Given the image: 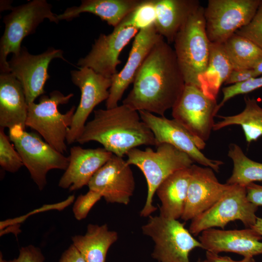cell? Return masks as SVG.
Instances as JSON below:
<instances>
[{
  "label": "cell",
  "instance_id": "obj_42",
  "mask_svg": "<svg viewBox=\"0 0 262 262\" xmlns=\"http://www.w3.org/2000/svg\"><path fill=\"white\" fill-rule=\"evenodd\" d=\"M196 262H204V260L203 261H202L200 259H198Z\"/></svg>",
  "mask_w": 262,
  "mask_h": 262
},
{
  "label": "cell",
  "instance_id": "obj_16",
  "mask_svg": "<svg viewBox=\"0 0 262 262\" xmlns=\"http://www.w3.org/2000/svg\"><path fill=\"white\" fill-rule=\"evenodd\" d=\"M87 186L99 193L107 202L128 205L135 182L130 165L123 157H112L94 175Z\"/></svg>",
  "mask_w": 262,
  "mask_h": 262
},
{
  "label": "cell",
  "instance_id": "obj_25",
  "mask_svg": "<svg viewBox=\"0 0 262 262\" xmlns=\"http://www.w3.org/2000/svg\"><path fill=\"white\" fill-rule=\"evenodd\" d=\"M117 239V233L110 230L107 224H90L84 235L72 237V244L86 262H105L110 247Z\"/></svg>",
  "mask_w": 262,
  "mask_h": 262
},
{
  "label": "cell",
  "instance_id": "obj_15",
  "mask_svg": "<svg viewBox=\"0 0 262 262\" xmlns=\"http://www.w3.org/2000/svg\"><path fill=\"white\" fill-rule=\"evenodd\" d=\"M138 112L142 120L153 133L156 147L162 143L170 144L187 154L194 162L211 168L216 172L219 171L223 162L205 156L200 150L196 139L177 120L145 111Z\"/></svg>",
  "mask_w": 262,
  "mask_h": 262
},
{
  "label": "cell",
  "instance_id": "obj_19",
  "mask_svg": "<svg viewBox=\"0 0 262 262\" xmlns=\"http://www.w3.org/2000/svg\"><path fill=\"white\" fill-rule=\"evenodd\" d=\"M198 240L204 249L217 254L231 252L244 258L262 254V237L251 228L232 230L211 228L203 231Z\"/></svg>",
  "mask_w": 262,
  "mask_h": 262
},
{
  "label": "cell",
  "instance_id": "obj_28",
  "mask_svg": "<svg viewBox=\"0 0 262 262\" xmlns=\"http://www.w3.org/2000/svg\"><path fill=\"white\" fill-rule=\"evenodd\" d=\"M223 44L233 69H252L262 59V49L236 33Z\"/></svg>",
  "mask_w": 262,
  "mask_h": 262
},
{
  "label": "cell",
  "instance_id": "obj_38",
  "mask_svg": "<svg viewBox=\"0 0 262 262\" xmlns=\"http://www.w3.org/2000/svg\"><path fill=\"white\" fill-rule=\"evenodd\" d=\"M59 262H86L76 247L72 244L62 254Z\"/></svg>",
  "mask_w": 262,
  "mask_h": 262
},
{
  "label": "cell",
  "instance_id": "obj_22",
  "mask_svg": "<svg viewBox=\"0 0 262 262\" xmlns=\"http://www.w3.org/2000/svg\"><path fill=\"white\" fill-rule=\"evenodd\" d=\"M158 33L170 44L189 17L200 6L197 0H153Z\"/></svg>",
  "mask_w": 262,
  "mask_h": 262
},
{
  "label": "cell",
  "instance_id": "obj_5",
  "mask_svg": "<svg viewBox=\"0 0 262 262\" xmlns=\"http://www.w3.org/2000/svg\"><path fill=\"white\" fill-rule=\"evenodd\" d=\"M73 96V93L64 95L54 90L49 96L42 95L38 103L28 104L26 127L35 131L45 141L63 154L67 151L66 136L76 108L73 106L62 114L58 106L67 104Z\"/></svg>",
  "mask_w": 262,
  "mask_h": 262
},
{
  "label": "cell",
  "instance_id": "obj_41",
  "mask_svg": "<svg viewBox=\"0 0 262 262\" xmlns=\"http://www.w3.org/2000/svg\"><path fill=\"white\" fill-rule=\"evenodd\" d=\"M252 69L257 77L262 75V59L254 66Z\"/></svg>",
  "mask_w": 262,
  "mask_h": 262
},
{
  "label": "cell",
  "instance_id": "obj_33",
  "mask_svg": "<svg viewBox=\"0 0 262 262\" xmlns=\"http://www.w3.org/2000/svg\"><path fill=\"white\" fill-rule=\"evenodd\" d=\"M261 88H262V75L245 82L224 87L222 89L223 97L222 101L218 104L217 111L231 98L238 95L250 93Z\"/></svg>",
  "mask_w": 262,
  "mask_h": 262
},
{
  "label": "cell",
  "instance_id": "obj_2",
  "mask_svg": "<svg viewBox=\"0 0 262 262\" xmlns=\"http://www.w3.org/2000/svg\"><path fill=\"white\" fill-rule=\"evenodd\" d=\"M95 141L113 154L123 157L142 145L156 146L154 135L138 111L122 104L115 107L94 111L76 142Z\"/></svg>",
  "mask_w": 262,
  "mask_h": 262
},
{
  "label": "cell",
  "instance_id": "obj_39",
  "mask_svg": "<svg viewBox=\"0 0 262 262\" xmlns=\"http://www.w3.org/2000/svg\"><path fill=\"white\" fill-rule=\"evenodd\" d=\"M204 262H256L253 257H244L240 261H235L228 256H222L217 254L207 251Z\"/></svg>",
  "mask_w": 262,
  "mask_h": 262
},
{
  "label": "cell",
  "instance_id": "obj_34",
  "mask_svg": "<svg viewBox=\"0 0 262 262\" xmlns=\"http://www.w3.org/2000/svg\"><path fill=\"white\" fill-rule=\"evenodd\" d=\"M102 197L99 193L91 190H89L84 195H80L73 207V212L75 218L81 220L86 218L93 206Z\"/></svg>",
  "mask_w": 262,
  "mask_h": 262
},
{
  "label": "cell",
  "instance_id": "obj_3",
  "mask_svg": "<svg viewBox=\"0 0 262 262\" xmlns=\"http://www.w3.org/2000/svg\"><path fill=\"white\" fill-rule=\"evenodd\" d=\"M156 147L155 150L150 147L144 150L135 148L126 155L127 163L139 168L147 181V198L140 213L143 217L149 216L157 210L153 198L160 184L172 173L189 168L194 163L187 154L170 144L162 143Z\"/></svg>",
  "mask_w": 262,
  "mask_h": 262
},
{
  "label": "cell",
  "instance_id": "obj_13",
  "mask_svg": "<svg viewBox=\"0 0 262 262\" xmlns=\"http://www.w3.org/2000/svg\"><path fill=\"white\" fill-rule=\"evenodd\" d=\"M70 75L72 82L80 90L81 98L68 131L66 143L69 145L76 142L95 107L108 98L112 83L111 79L88 67L72 70Z\"/></svg>",
  "mask_w": 262,
  "mask_h": 262
},
{
  "label": "cell",
  "instance_id": "obj_9",
  "mask_svg": "<svg viewBox=\"0 0 262 262\" xmlns=\"http://www.w3.org/2000/svg\"><path fill=\"white\" fill-rule=\"evenodd\" d=\"M247 198L246 187L230 185L223 196L212 206L191 220L189 231L194 235L214 227L222 229L230 222L241 221L246 228L255 223L258 210Z\"/></svg>",
  "mask_w": 262,
  "mask_h": 262
},
{
  "label": "cell",
  "instance_id": "obj_20",
  "mask_svg": "<svg viewBox=\"0 0 262 262\" xmlns=\"http://www.w3.org/2000/svg\"><path fill=\"white\" fill-rule=\"evenodd\" d=\"M113 155L103 147H71L68 165L60 179L59 186L73 191L87 185L94 175Z\"/></svg>",
  "mask_w": 262,
  "mask_h": 262
},
{
  "label": "cell",
  "instance_id": "obj_36",
  "mask_svg": "<svg viewBox=\"0 0 262 262\" xmlns=\"http://www.w3.org/2000/svg\"><path fill=\"white\" fill-rule=\"evenodd\" d=\"M257 77L253 69H233L225 82V84H234Z\"/></svg>",
  "mask_w": 262,
  "mask_h": 262
},
{
  "label": "cell",
  "instance_id": "obj_14",
  "mask_svg": "<svg viewBox=\"0 0 262 262\" xmlns=\"http://www.w3.org/2000/svg\"><path fill=\"white\" fill-rule=\"evenodd\" d=\"M140 29L128 24L124 19L106 35L101 33L92 45L89 53L77 63L80 67H88L111 79L118 72L121 61L119 56L124 48L135 37Z\"/></svg>",
  "mask_w": 262,
  "mask_h": 262
},
{
  "label": "cell",
  "instance_id": "obj_10",
  "mask_svg": "<svg viewBox=\"0 0 262 262\" xmlns=\"http://www.w3.org/2000/svg\"><path fill=\"white\" fill-rule=\"evenodd\" d=\"M218 104L198 87L185 84L179 99L172 109L174 119L196 139L200 150L206 146L214 125Z\"/></svg>",
  "mask_w": 262,
  "mask_h": 262
},
{
  "label": "cell",
  "instance_id": "obj_17",
  "mask_svg": "<svg viewBox=\"0 0 262 262\" xmlns=\"http://www.w3.org/2000/svg\"><path fill=\"white\" fill-rule=\"evenodd\" d=\"M163 38L157 31L154 23L141 29L134 37L124 66L111 78L109 96L106 101L107 109L118 106V102L153 47Z\"/></svg>",
  "mask_w": 262,
  "mask_h": 262
},
{
  "label": "cell",
  "instance_id": "obj_4",
  "mask_svg": "<svg viewBox=\"0 0 262 262\" xmlns=\"http://www.w3.org/2000/svg\"><path fill=\"white\" fill-rule=\"evenodd\" d=\"M200 6L189 17L174 40V51L185 84L199 88V79L207 67L210 41Z\"/></svg>",
  "mask_w": 262,
  "mask_h": 262
},
{
  "label": "cell",
  "instance_id": "obj_18",
  "mask_svg": "<svg viewBox=\"0 0 262 262\" xmlns=\"http://www.w3.org/2000/svg\"><path fill=\"white\" fill-rule=\"evenodd\" d=\"M187 196L181 218L187 221L205 212L216 203L230 185L219 182L214 170L193 164Z\"/></svg>",
  "mask_w": 262,
  "mask_h": 262
},
{
  "label": "cell",
  "instance_id": "obj_21",
  "mask_svg": "<svg viewBox=\"0 0 262 262\" xmlns=\"http://www.w3.org/2000/svg\"><path fill=\"white\" fill-rule=\"evenodd\" d=\"M28 104L22 85L11 73L0 75V128L20 125L24 129Z\"/></svg>",
  "mask_w": 262,
  "mask_h": 262
},
{
  "label": "cell",
  "instance_id": "obj_32",
  "mask_svg": "<svg viewBox=\"0 0 262 262\" xmlns=\"http://www.w3.org/2000/svg\"><path fill=\"white\" fill-rule=\"evenodd\" d=\"M235 33L245 37L262 49V1L251 21Z\"/></svg>",
  "mask_w": 262,
  "mask_h": 262
},
{
  "label": "cell",
  "instance_id": "obj_7",
  "mask_svg": "<svg viewBox=\"0 0 262 262\" xmlns=\"http://www.w3.org/2000/svg\"><path fill=\"white\" fill-rule=\"evenodd\" d=\"M142 233L154 243L151 257L158 262H190L189 256L196 248L203 249L183 224L177 219L149 216Z\"/></svg>",
  "mask_w": 262,
  "mask_h": 262
},
{
  "label": "cell",
  "instance_id": "obj_30",
  "mask_svg": "<svg viewBox=\"0 0 262 262\" xmlns=\"http://www.w3.org/2000/svg\"><path fill=\"white\" fill-rule=\"evenodd\" d=\"M4 130L0 128V165L4 170L15 173L24 165L20 155Z\"/></svg>",
  "mask_w": 262,
  "mask_h": 262
},
{
  "label": "cell",
  "instance_id": "obj_31",
  "mask_svg": "<svg viewBox=\"0 0 262 262\" xmlns=\"http://www.w3.org/2000/svg\"><path fill=\"white\" fill-rule=\"evenodd\" d=\"M124 19L129 24L140 30L154 23L155 11L153 0H143L137 8Z\"/></svg>",
  "mask_w": 262,
  "mask_h": 262
},
{
  "label": "cell",
  "instance_id": "obj_35",
  "mask_svg": "<svg viewBox=\"0 0 262 262\" xmlns=\"http://www.w3.org/2000/svg\"><path fill=\"white\" fill-rule=\"evenodd\" d=\"M44 261L45 257L41 249L33 245L21 247L18 257L13 260H4L1 252L0 255V262H44Z\"/></svg>",
  "mask_w": 262,
  "mask_h": 262
},
{
  "label": "cell",
  "instance_id": "obj_11",
  "mask_svg": "<svg viewBox=\"0 0 262 262\" xmlns=\"http://www.w3.org/2000/svg\"><path fill=\"white\" fill-rule=\"evenodd\" d=\"M262 0H209L204 8L207 34L211 43L223 44L247 24Z\"/></svg>",
  "mask_w": 262,
  "mask_h": 262
},
{
  "label": "cell",
  "instance_id": "obj_29",
  "mask_svg": "<svg viewBox=\"0 0 262 262\" xmlns=\"http://www.w3.org/2000/svg\"><path fill=\"white\" fill-rule=\"evenodd\" d=\"M228 155L233 162V168L227 184L246 187L255 181H262V163L250 159L235 144L229 145Z\"/></svg>",
  "mask_w": 262,
  "mask_h": 262
},
{
  "label": "cell",
  "instance_id": "obj_40",
  "mask_svg": "<svg viewBox=\"0 0 262 262\" xmlns=\"http://www.w3.org/2000/svg\"><path fill=\"white\" fill-rule=\"evenodd\" d=\"M251 228L255 230L262 237V218L257 217L255 224Z\"/></svg>",
  "mask_w": 262,
  "mask_h": 262
},
{
  "label": "cell",
  "instance_id": "obj_23",
  "mask_svg": "<svg viewBox=\"0 0 262 262\" xmlns=\"http://www.w3.org/2000/svg\"><path fill=\"white\" fill-rule=\"evenodd\" d=\"M143 0H82L78 6H72L58 15L59 20L70 21L82 13L98 16L115 28L135 10Z\"/></svg>",
  "mask_w": 262,
  "mask_h": 262
},
{
  "label": "cell",
  "instance_id": "obj_27",
  "mask_svg": "<svg viewBox=\"0 0 262 262\" xmlns=\"http://www.w3.org/2000/svg\"><path fill=\"white\" fill-rule=\"evenodd\" d=\"M246 106L240 113L229 116L217 115L222 120L214 123L213 131L230 125H240L248 143L262 136V108L254 98L245 97Z\"/></svg>",
  "mask_w": 262,
  "mask_h": 262
},
{
  "label": "cell",
  "instance_id": "obj_8",
  "mask_svg": "<svg viewBox=\"0 0 262 262\" xmlns=\"http://www.w3.org/2000/svg\"><path fill=\"white\" fill-rule=\"evenodd\" d=\"M9 137L20 155L31 178L42 190L47 184V174L52 169L66 170L69 157L58 151L38 135L26 131L20 125L9 129Z\"/></svg>",
  "mask_w": 262,
  "mask_h": 262
},
{
  "label": "cell",
  "instance_id": "obj_6",
  "mask_svg": "<svg viewBox=\"0 0 262 262\" xmlns=\"http://www.w3.org/2000/svg\"><path fill=\"white\" fill-rule=\"evenodd\" d=\"M52 5L46 0H33L12 7L11 12L4 16L5 28L0 40V71L10 73L8 55L19 52L23 39L34 33L45 19L58 23V15L53 13Z\"/></svg>",
  "mask_w": 262,
  "mask_h": 262
},
{
  "label": "cell",
  "instance_id": "obj_1",
  "mask_svg": "<svg viewBox=\"0 0 262 262\" xmlns=\"http://www.w3.org/2000/svg\"><path fill=\"white\" fill-rule=\"evenodd\" d=\"M122 101L133 110L159 116L172 109L185 83L174 49L162 38L152 49Z\"/></svg>",
  "mask_w": 262,
  "mask_h": 262
},
{
  "label": "cell",
  "instance_id": "obj_37",
  "mask_svg": "<svg viewBox=\"0 0 262 262\" xmlns=\"http://www.w3.org/2000/svg\"><path fill=\"white\" fill-rule=\"evenodd\" d=\"M248 200L257 206H262V186L254 182L246 186Z\"/></svg>",
  "mask_w": 262,
  "mask_h": 262
},
{
  "label": "cell",
  "instance_id": "obj_12",
  "mask_svg": "<svg viewBox=\"0 0 262 262\" xmlns=\"http://www.w3.org/2000/svg\"><path fill=\"white\" fill-rule=\"evenodd\" d=\"M63 52L61 49L51 47L33 55L22 47L19 52L8 61L10 72L22 85L28 104L44 94L46 82L49 78L48 69L51 61L56 58L67 61Z\"/></svg>",
  "mask_w": 262,
  "mask_h": 262
},
{
  "label": "cell",
  "instance_id": "obj_24",
  "mask_svg": "<svg viewBox=\"0 0 262 262\" xmlns=\"http://www.w3.org/2000/svg\"><path fill=\"white\" fill-rule=\"evenodd\" d=\"M190 167L172 173L157 188L155 193L161 203L160 216L177 220L181 218L185 207L190 180Z\"/></svg>",
  "mask_w": 262,
  "mask_h": 262
},
{
  "label": "cell",
  "instance_id": "obj_26",
  "mask_svg": "<svg viewBox=\"0 0 262 262\" xmlns=\"http://www.w3.org/2000/svg\"><path fill=\"white\" fill-rule=\"evenodd\" d=\"M232 70L223 44L210 42L208 65L199 79V88L206 96L216 100L221 86Z\"/></svg>",
  "mask_w": 262,
  "mask_h": 262
}]
</instances>
